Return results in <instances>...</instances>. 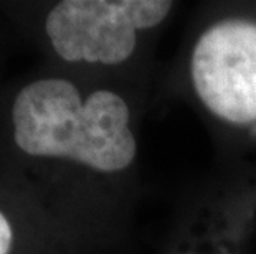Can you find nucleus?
Wrapping results in <instances>:
<instances>
[{"instance_id": "obj_2", "label": "nucleus", "mask_w": 256, "mask_h": 254, "mask_svg": "<svg viewBox=\"0 0 256 254\" xmlns=\"http://www.w3.org/2000/svg\"><path fill=\"white\" fill-rule=\"evenodd\" d=\"M167 0H64L46 15L45 31L60 58L72 63L119 64L138 46V31L166 20Z\"/></svg>"}, {"instance_id": "obj_1", "label": "nucleus", "mask_w": 256, "mask_h": 254, "mask_svg": "<svg viewBox=\"0 0 256 254\" xmlns=\"http://www.w3.org/2000/svg\"><path fill=\"white\" fill-rule=\"evenodd\" d=\"M129 107L110 89L83 98L73 83L43 78L24 86L12 106L14 139L32 157L63 159L101 174L132 164L138 142L129 127Z\"/></svg>"}, {"instance_id": "obj_4", "label": "nucleus", "mask_w": 256, "mask_h": 254, "mask_svg": "<svg viewBox=\"0 0 256 254\" xmlns=\"http://www.w3.org/2000/svg\"><path fill=\"white\" fill-rule=\"evenodd\" d=\"M14 246V228L2 210H0V254H10Z\"/></svg>"}, {"instance_id": "obj_3", "label": "nucleus", "mask_w": 256, "mask_h": 254, "mask_svg": "<svg viewBox=\"0 0 256 254\" xmlns=\"http://www.w3.org/2000/svg\"><path fill=\"white\" fill-rule=\"evenodd\" d=\"M195 93L212 114L256 122V21L226 18L200 35L190 59Z\"/></svg>"}]
</instances>
